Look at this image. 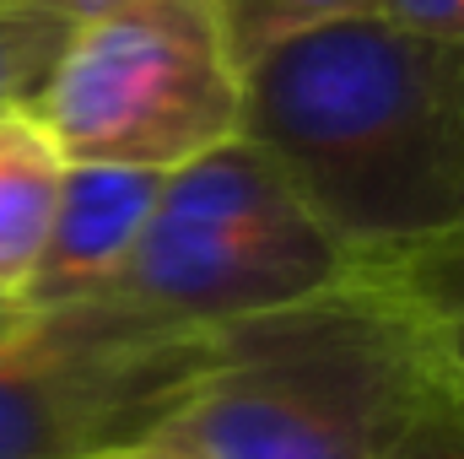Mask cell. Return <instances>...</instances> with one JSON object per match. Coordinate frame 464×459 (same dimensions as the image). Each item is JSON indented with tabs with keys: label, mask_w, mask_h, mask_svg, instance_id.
<instances>
[{
	"label": "cell",
	"mask_w": 464,
	"mask_h": 459,
	"mask_svg": "<svg viewBox=\"0 0 464 459\" xmlns=\"http://www.w3.org/2000/svg\"><path fill=\"white\" fill-rule=\"evenodd\" d=\"M243 135L356 259L464 228V38L383 16L292 33L243 65Z\"/></svg>",
	"instance_id": "1"
},
{
	"label": "cell",
	"mask_w": 464,
	"mask_h": 459,
	"mask_svg": "<svg viewBox=\"0 0 464 459\" xmlns=\"http://www.w3.org/2000/svg\"><path fill=\"white\" fill-rule=\"evenodd\" d=\"M459 384L362 265L330 292L211 330V362L162 427L206 459H389Z\"/></svg>",
	"instance_id": "2"
},
{
	"label": "cell",
	"mask_w": 464,
	"mask_h": 459,
	"mask_svg": "<svg viewBox=\"0 0 464 459\" xmlns=\"http://www.w3.org/2000/svg\"><path fill=\"white\" fill-rule=\"evenodd\" d=\"M356 265L286 173L248 135H232L162 179L157 211L109 292L189 330H227L341 287Z\"/></svg>",
	"instance_id": "3"
},
{
	"label": "cell",
	"mask_w": 464,
	"mask_h": 459,
	"mask_svg": "<svg viewBox=\"0 0 464 459\" xmlns=\"http://www.w3.org/2000/svg\"><path fill=\"white\" fill-rule=\"evenodd\" d=\"M27 109L65 162L173 173L243 135V60L211 0H114L71 27Z\"/></svg>",
	"instance_id": "4"
},
{
	"label": "cell",
	"mask_w": 464,
	"mask_h": 459,
	"mask_svg": "<svg viewBox=\"0 0 464 459\" xmlns=\"http://www.w3.org/2000/svg\"><path fill=\"white\" fill-rule=\"evenodd\" d=\"M211 362V330L114 292L27 308L0 341V459H98L157 438Z\"/></svg>",
	"instance_id": "5"
},
{
	"label": "cell",
	"mask_w": 464,
	"mask_h": 459,
	"mask_svg": "<svg viewBox=\"0 0 464 459\" xmlns=\"http://www.w3.org/2000/svg\"><path fill=\"white\" fill-rule=\"evenodd\" d=\"M162 179L168 173L114 168V162H65L38 265L22 287L27 308L109 292L157 211Z\"/></svg>",
	"instance_id": "6"
},
{
	"label": "cell",
	"mask_w": 464,
	"mask_h": 459,
	"mask_svg": "<svg viewBox=\"0 0 464 459\" xmlns=\"http://www.w3.org/2000/svg\"><path fill=\"white\" fill-rule=\"evenodd\" d=\"M65 157L33 109L0 114V287L22 292L54 217Z\"/></svg>",
	"instance_id": "7"
},
{
	"label": "cell",
	"mask_w": 464,
	"mask_h": 459,
	"mask_svg": "<svg viewBox=\"0 0 464 459\" xmlns=\"http://www.w3.org/2000/svg\"><path fill=\"white\" fill-rule=\"evenodd\" d=\"M362 270L400 298V308L421 325L427 346L449 367V378L464 389V228L383 259H362Z\"/></svg>",
	"instance_id": "8"
},
{
	"label": "cell",
	"mask_w": 464,
	"mask_h": 459,
	"mask_svg": "<svg viewBox=\"0 0 464 459\" xmlns=\"http://www.w3.org/2000/svg\"><path fill=\"white\" fill-rule=\"evenodd\" d=\"M71 27L76 22L49 0H0V114L38 98Z\"/></svg>",
	"instance_id": "9"
},
{
	"label": "cell",
	"mask_w": 464,
	"mask_h": 459,
	"mask_svg": "<svg viewBox=\"0 0 464 459\" xmlns=\"http://www.w3.org/2000/svg\"><path fill=\"white\" fill-rule=\"evenodd\" d=\"M211 5H217L232 54L243 65L254 54H265L270 44L292 38V33H308V27H324V22L367 16L372 11V0H211Z\"/></svg>",
	"instance_id": "10"
},
{
	"label": "cell",
	"mask_w": 464,
	"mask_h": 459,
	"mask_svg": "<svg viewBox=\"0 0 464 459\" xmlns=\"http://www.w3.org/2000/svg\"><path fill=\"white\" fill-rule=\"evenodd\" d=\"M389 459H464V389L449 405H438Z\"/></svg>",
	"instance_id": "11"
},
{
	"label": "cell",
	"mask_w": 464,
	"mask_h": 459,
	"mask_svg": "<svg viewBox=\"0 0 464 459\" xmlns=\"http://www.w3.org/2000/svg\"><path fill=\"white\" fill-rule=\"evenodd\" d=\"M372 16L427 38H464V0H372Z\"/></svg>",
	"instance_id": "12"
},
{
	"label": "cell",
	"mask_w": 464,
	"mask_h": 459,
	"mask_svg": "<svg viewBox=\"0 0 464 459\" xmlns=\"http://www.w3.org/2000/svg\"><path fill=\"white\" fill-rule=\"evenodd\" d=\"M98 459H206V454L189 449V444H179V438H168V433H157V438H140V444L109 449V454H98Z\"/></svg>",
	"instance_id": "13"
},
{
	"label": "cell",
	"mask_w": 464,
	"mask_h": 459,
	"mask_svg": "<svg viewBox=\"0 0 464 459\" xmlns=\"http://www.w3.org/2000/svg\"><path fill=\"white\" fill-rule=\"evenodd\" d=\"M22 319H27V298H22V292H5V287H0V341H5V336H11V330L22 325Z\"/></svg>",
	"instance_id": "14"
},
{
	"label": "cell",
	"mask_w": 464,
	"mask_h": 459,
	"mask_svg": "<svg viewBox=\"0 0 464 459\" xmlns=\"http://www.w3.org/2000/svg\"><path fill=\"white\" fill-rule=\"evenodd\" d=\"M54 11H65L71 22H82V16H92V11H103V5H114V0H49Z\"/></svg>",
	"instance_id": "15"
}]
</instances>
